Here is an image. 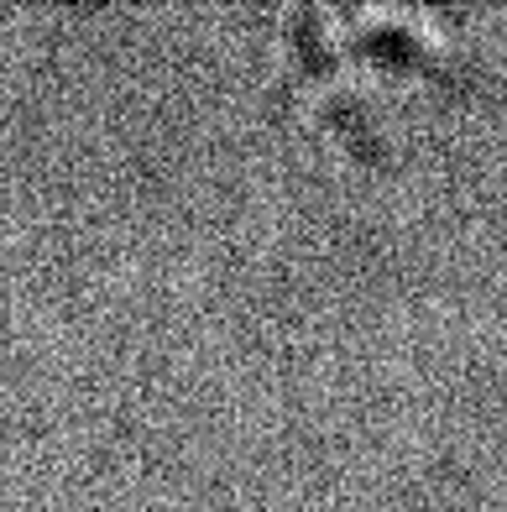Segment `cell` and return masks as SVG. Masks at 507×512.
<instances>
[{
	"label": "cell",
	"instance_id": "6da1fadb",
	"mask_svg": "<svg viewBox=\"0 0 507 512\" xmlns=\"http://www.w3.org/2000/svg\"><path fill=\"white\" fill-rule=\"evenodd\" d=\"M283 79L340 136L382 142V121L408 100L455 95L476 74V37L450 6H283Z\"/></svg>",
	"mask_w": 507,
	"mask_h": 512
}]
</instances>
